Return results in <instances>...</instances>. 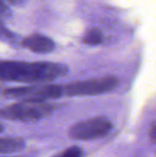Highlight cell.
<instances>
[{
    "label": "cell",
    "mask_w": 156,
    "mask_h": 157,
    "mask_svg": "<svg viewBox=\"0 0 156 157\" xmlns=\"http://www.w3.org/2000/svg\"><path fill=\"white\" fill-rule=\"evenodd\" d=\"M0 36L2 37H6V38H11L13 36L12 32H10L0 21Z\"/></svg>",
    "instance_id": "30bf717a"
},
{
    "label": "cell",
    "mask_w": 156,
    "mask_h": 157,
    "mask_svg": "<svg viewBox=\"0 0 156 157\" xmlns=\"http://www.w3.org/2000/svg\"><path fill=\"white\" fill-rule=\"evenodd\" d=\"M112 129L111 122L104 117H94L73 125L69 130V136L74 140L90 141L102 138Z\"/></svg>",
    "instance_id": "277c9868"
},
{
    "label": "cell",
    "mask_w": 156,
    "mask_h": 157,
    "mask_svg": "<svg viewBox=\"0 0 156 157\" xmlns=\"http://www.w3.org/2000/svg\"><path fill=\"white\" fill-rule=\"evenodd\" d=\"M54 107L45 101H23L0 109V118L19 121H34L53 112Z\"/></svg>",
    "instance_id": "3957f363"
},
{
    "label": "cell",
    "mask_w": 156,
    "mask_h": 157,
    "mask_svg": "<svg viewBox=\"0 0 156 157\" xmlns=\"http://www.w3.org/2000/svg\"><path fill=\"white\" fill-rule=\"evenodd\" d=\"M24 141L20 138H0V154L18 153L24 149Z\"/></svg>",
    "instance_id": "8992f818"
},
{
    "label": "cell",
    "mask_w": 156,
    "mask_h": 157,
    "mask_svg": "<svg viewBox=\"0 0 156 157\" xmlns=\"http://www.w3.org/2000/svg\"><path fill=\"white\" fill-rule=\"evenodd\" d=\"M64 64L50 62H21L0 60V79L20 83L51 82L64 76Z\"/></svg>",
    "instance_id": "6da1fadb"
},
{
    "label": "cell",
    "mask_w": 156,
    "mask_h": 157,
    "mask_svg": "<svg viewBox=\"0 0 156 157\" xmlns=\"http://www.w3.org/2000/svg\"><path fill=\"white\" fill-rule=\"evenodd\" d=\"M4 131V127H3V125L0 123V132H2Z\"/></svg>",
    "instance_id": "7c38bea8"
},
{
    "label": "cell",
    "mask_w": 156,
    "mask_h": 157,
    "mask_svg": "<svg viewBox=\"0 0 156 157\" xmlns=\"http://www.w3.org/2000/svg\"><path fill=\"white\" fill-rule=\"evenodd\" d=\"M22 45L26 49L37 53H49L55 48L54 41L47 36L41 34H31L22 40Z\"/></svg>",
    "instance_id": "5b68a950"
},
{
    "label": "cell",
    "mask_w": 156,
    "mask_h": 157,
    "mask_svg": "<svg viewBox=\"0 0 156 157\" xmlns=\"http://www.w3.org/2000/svg\"><path fill=\"white\" fill-rule=\"evenodd\" d=\"M12 157H13V156H12Z\"/></svg>",
    "instance_id": "4fadbf2b"
},
{
    "label": "cell",
    "mask_w": 156,
    "mask_h": 157,
    "mask_svg": "<svg viewBox=\"0 0 156 157\" xmlns=\"http://www.w3.org/2000/svg\"><path fill=\"white\" fill-rule=\"evenodd\" d=\"M120 84L118 77L114 75H105L87 80L61 85L62 97H85L97 96L108 93Z\"/></svg>",
    "instance_id": "7a4b0ae2"
},
{
    "label": "cell",
    "mask_w": 156,
    "mask_h": 157,
    "mask_svg": "<svg viewBox=\"0 0 156 157\" xmlns=\"http://www.w3.org/2000/svg\"><path fill=\"white\" fill-rule=\"evenodd\" d=\"M10 13L11 12H10L9 7L4 2H0V18L8 17Z\"/></svg>",
    "instance_id": "9c48e42d"
},
{
    "label": "cell",
    "mask_w": 156,
    "mask_h": 157,
    "mask_svg": "<svg viewBox=\"0 0 156 157\" xmlns=\"http://www.w3.org/2000/svg\"><path fill=\"white\" fill-rule=\"evenodd\" d=\"M149 137L153 143L156 144V122L153 123L149 130Z\"/></svg>",
    "instance_id": "8fae6325"
},
{
    "label": "cell",
    "mask_w": 156,
    "mask_h": 157,
    "mask_svg": "<svg viewBox=\"0 0 156 157\" xmlns=\"http://www.w3.org/2000/svg\"><path fill=\"white\" fill-rule=\"evenodd\" d=\"M54 157H83V150L78 146H72Z\"/></svg>",
    "instance_id": "ba28073f"
},
{
    "label": "cell",
    "mask_w": 156,
    "mask_h": 157,
    "mask_svg": "<svg viewBox=\"0 0 156 157\" xmlns=\"http://www.w3.org/2000/svg\"><path fill=\"white\" fill-rule=\"evenodd\" d=\"M103 40V34L98 29H91L83 37V42L87 45H98Z\"/></svg>",
    "instance_id": "52a82bcc"
}]
</instances>
